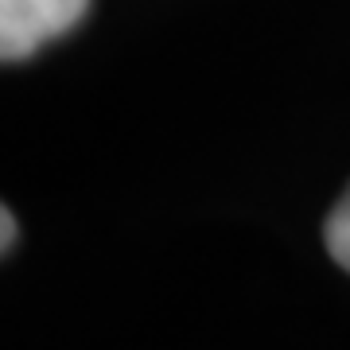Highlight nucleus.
Masks as SVG:
<instances>
[{
  "instance_id": "f257e3e1",
  "label": "nucleus",
  "mask_w": 350,
  "mask_h": 350,
  "mask_svg": "<svg viewBox=\"0 0 350 350\" xmlns=\"http://www.w3.org/2000/svg\"><path fill=\"white\" fill-rule=\"evenodd\" d=\"M90 0H0V59L20 63L86 16Z\"/></svg>"
},
{
  "instance_id": "f03ea898",
  "label": "nucleus",
  "mask_w": 350,
  "mask_h": 350,
  "mask_svg": "<svg viewBox=\"0 0 350 350\" xmlns=\"http://www.w3.org/2000/svg\"><path fill=\"white\" fill-rule=\"evenodd\" d=\"M323 238H327L331 257L350 273V187H347V195L335 202V211H331V218H327V226H323Z\"/></svg>"
},
{
  "instance_id": "7ed1b4c3",
  "label": "nucleus",
  "mask_w": 350,
  "mask_h": 350,
  "mask_svg": "<svg viewBox=\"0 0 350 350\" xmlns=\"http://www.w3.org/2000/svg\"><path fill=\"white\" fill-rule=\"evenodd\" d=\"M0 226H4V250H12V234H16V218H12V211L4 206L0 211Z\"/></svg>"
}]
</instances>
